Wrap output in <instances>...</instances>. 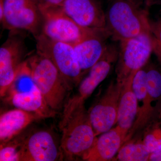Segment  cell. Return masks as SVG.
Returning <instances> with one entry per match:
<instances>
[{
	"instance_id": "1",
	"label": "cell",
	"mask_w": 161,
	"mask_h": 161,
	"mask_svg": "<svg viewBox=\"0 0 161 161\" xmlns=\"http://www.w3.org/2000/svg\"><path fill=\"white\" fill-rule=\"evenodd\" d=\"M105 17L107 33L119 42L150 33L148 12L137 0H112Z\"/></svg>"
},
{
	"instance_id": "2",
	"label": "cell",
	"mask_w": 161,
	"mask_h": 161,
	"mask_svg": "<svg viewBox=\"0 0 161 161\" xmlns=\"http://www.w3.org/2000/svg\"><path fill=\"white\" fill-rule=\"evenodd\" d=\"M31 77L47 103L56 111L64 107L71 86L49 59L36 52L28 59Z\"/></svg>"
},
{
	"instance_id": "3",
	"label": "cell",
	"mask_w": 161,
	"mask_h": 161,
	"mask_svg": "<svg viewBox=\"0 0 161 161\" xmlns=\"http://www.w3.org/2000/svg\"><path fill=\"white\" fill-rule=\"evenodd\" d=\"M60 149L69 160L83 159L95 144L97 136L92 127L84 103L74 111L63 126Z\"/></svg>"
},
{
	"instance_id": "4",
	"label": "cell",
	"mask_w": 161,
	"mask_h": 161,
	"mask_svg": "<svg viewBox=\"0 0 161 161\" xmlns=\"http://www.w3.org/2000/svg\"><path fill=\"white\" fill-rule=\"evenodd\" d=\"M35 38L37 52L53 62L70 86L79 84L83 74L74 46L51 40L41 34Z\"/></svg>"
},
{
	"instance_id": "5",
	"label": "cell",
	"mask_w": 161,
	"mask_h": 161,
	"mask_svg": "<svg viewBox=\"0 0 161 161\" xmlns=\"http://www.w3.org/2000/svg\"><path fill=\"white\" fill-rule=\"evenodd\" d=\"M153 52L150 33L120 42L116 82L123 86L131 75L145 66Z\"/></svg>"
},
{
	"instance_id": "6",
	"label": "cell",
	"mask_w": 161,
	"mask_h": 161,
	"mask_svg": "<svg viewBox=\"0 0 161 161\" xmlns=\"http://www.w3.org/2000/svg\"><path fill=\"white\" fill-rule=\"evenodd\" d=\"M0 21L10 31H26L35 38L41 34L42 16L35 0H4Z\"/></svg>"
},
{
	"instance_id": "7",
	"label": "cell",
	"mask_w": 161,
	"mask_h": 161,
	"mask_svg": "<svg viewBox=\"0 0 161 161\" xmlns=\"http://www.w3.org/2000/svg\"><path fill=\"white\" fill-rule=\"evenodd\" d=\"M39 9L42 16L40 34L51 40L74 45L94 31L78 25L60 6Z\"/></svg>"
},
{
	"instance_id": "8",
	"label": "cell",
	"mask_w": 161,
	"mask_h": 161,
	"mask_svg": "<svg viewBox=\"0 0 161 161\" xmlns=\"http://www.w3.org/2000/svg\"><path fill=\"white\" fill-rule=\"evenodd\" d=\"M25 43L20 31H10L0 48V95L3 97L11 88L18 69L23 63Z\"/></svg>"
},
{
	"instance_id": "9",
	"label": "cell",
	"mask_w": 161,
	"mask_h": 161,
	"mask_svg": "<svg viewBox=\"0 0 161 161\" xmlns=\"http://www.w3.org/2000/svg\"><path fill=\"white\" fill-rule=\"evenodd\" d=\"M119 52L115 47L108 46L100 59L90 69L89 74L79 84L77 95L65 103L64 109L73 111L92 95L95 89L106 78L111 70L112 64L118 58Z\"/></svg>"
},
{
	"instance_id": "10",
	"label": "cell",
	"mask_w": 161,
	"mask_h": 161,
	"mask_svg": "<svg viewBox=\"0 0 161 161\" xmlns=\"http://www.w3.org/2000/svg\"><path fill=\"white\" fill-rule=\"evenodd\" d=\"M122 86L116 81L112 82L102 97L89 111L96 136L109 131L117 123L119 101Z\"/></svg>"
},
{
	"instance_id": "11",
	"label": "cell",
	"mask_w": 161,
	"mask_h": 161,
	"mask_svg": "<svg viewBox=\"0 0 161 161\" xmlns=\"http://www.w3.org/2000/svg\"><path fill=\"white\" fill-rule=\"evenodd\" d=\"M60 6L81 27L107 33L105 13L98 0H66Z\"/></svg>"
},
{
	"instance_id": "12",
	"label": "cell",
	"mask_w": 161,
	"mask_h": 161,
	"mask_svg": "<svg viewBox=\"0 0 161 161\" xmlns=\"http://www.w3.org/2000/svg\"><path fill=\"white\" fill-rule=\"evenodd\" d=\"M62 155L47 131L35 132L21 142L20 161H53Z\"/></svg>"
},
{
	"instance_id": "13",
	"label": "cell",
	"mask_w": 161,
	"mask_h": 161,
	"mask_svg": "<svg viewBox=\"0 0 161 161\" xmlns=\"http://www.w3.org/2000/svg\"><path fill=\"white\" fill-rule=\"evenodd\" d=\"M106 32L94 30L74 46L78 63L83 75L102 57L108 47Z\"/></svg>"
},
{
	"instance_id": "14",
	"label": "cell",
	"mask_w": 161,
	"mask_h": 161,
	"mask_svg": "<svg viewBox=\"0 0 161 161\" xmlns=\"http://www.w3.org/2000/svg\"><path fill=\"white\" fill-rule=\"evenodd\" d=\"M128 134L127 131L117 125L100 134L83 160L88 161L111 160L117 155L127 138Z\"/></svg>"
},
{
	"instance_id": "15",
	"label": "cell",
	"mask_w": 161,
	"mask_h": 161,
	"mask_svg": "<svg viewBox=\"0 0 161 161\" xmlns=\"http://www.w3.org/2000/svg\"><path fill=\"white\" fill-rule=\"evenodd\" d=\"M13 91L10 95V100L16 108L33 113L40 118L54 116L56 112L47 103L34 83L28 88Z\"/></svg>"
},
{
	"instance_id": "16",
	"label": "cell",
	"mask_w": 161,
	"mask_h": 161,
	"mask_svg": "<svg viewBox=\"0 0 161 161\" xmlns=\"http://www.w3.org/2000/svg\"><path fill=\"white\" fill-rule=\"evenodd\" d=\"M37 118L30 112L16 108L3 113L0 117V142L5 145Z\"/></svg>"
},
{
	"instance_id": "17",
	"label": "cell",
	"mask_w": 161,
	"mask_h": 161,
	"mask_svg": "<svg viewBox=\"0 0 161 161\" xmlns=\"http://www.w3.org/2000/svg\"><path fill=\"white\" fill-rule=\"evenodd\" d=\"M134 74L122 87L117 112V125L128 132L134 125L138 111L137 99L132 88Z\"/></svg>"
},
{
	"instance_id": "18",
	"label": "cell",
	"mask_w": 161,
	"mask_h": 161,
	"mask_svg": "<svg viewBox=\"0 0 161 161\" xmlns=\"http://www.w3.org/2000/svg\"><path fill=\"white\" fill-rule=\"evenodd\" d=\"M132 88L138 103V111L134 124L142 125L152 116L148 107L146 65L136 72L132 79Z\"/></svg>"
},
{
	"instance_id": "19",
	"label": "cell",
	"mask_w": 161,
	"mask_h": 161,
	"mask_svg": "<svg viewBox=\"0 0 161 161\" xmlns=\"http://www.w3.org/2000/svg\"><path fill=\"white\" fill-rule=\"evenodd\" d=\"M146 65L147 69V100L148 109L153 115L154 111L153 103H161V71L153 65Z\"/></svg>"
},
{
	"instance_id": "20",
	"label": "cell",
	"mask_w": 161,
	"mask_h": 161,
	"mask_svg": "<svg viewBox=\"0 0 161 161\" xmlns=\"http://www.w3.org/2000/svg\"><path fill=\"white\" fill-rule=\"evenodd\" d=\"M150 154L143 141L130 142L122 146L116 159L120 161H149Z\"/></svg>"
},
{
	"instance_id": "21",
	"label": "cell",
	"mask_w": 161,
	"mask_h": 161,
	"mask_svg": "<svg viewBox=\"0 0 161 161\" xmlns=\"http://www.w3.org/2000/svg\"><path fill=\"white\" fill-rule=\"evenodd\" d=\"M143 142L151 154L161 151V121L153 125L145 135Z\"/></svg>"
},
{
	"instance_id": "22",
	"label": "cell",
	"mask_w": 161,
	"mask_h": 161,
	"mask_svg": "<svg viewBox=\"0 0 161 161\" xmlns=\"http://www.w3.org/2000/svg\"><path fill=\"white\" fill-rule=\"evenodd\" d=\"M21 142H9L1 146L0 161H20Z\"/></svg>"
},
{
	"instance_id": "23",
	"label": "cell",
	"mask_w": 161,
	"mask_h": 161,
	"mask_svg": "<svg viewBox=\"0 0 161 161\" xmlns=\"http://www.w3.org/2000/svg\"><path fill=\"white\" fill-rule=\"evenodd\" d=\"M150 27L153 52L161 64V16L150 21Z\"/></svg>"
},
{
	"instance_id": "24",
	"label": "cell",
	"mask_w": 161,
	"mask_h": 161,
	"mask_svg": "<svg viewBox=\"0 0 161 161\" xmlns=\"http://www.w3.org/2000/svg\"><path fill=\"white\" fill-rule=\"evenodd\" d=\"M39 8L61 6L66 0H35Z\"/></svg>"
},
{
	"instance_id": "25",
	"label": "cell",
	"mask_w": 161,
	"mask_h": 161,
	"mask_svg": "<svg viewBox=\"0 0 161 161\" xmlns=\"http://www.w3.org/2000/svg\"><path fill=\"white\" fill-rule=\"evenodd\" d=\"M149 161H161V151L150 154Z\"/></svg>"
},
{
	"instance_id": "26",
	"label": "cell",
	"mask_w": 161,
	"mask_h": 161,
	"mask_svg": "<svg viewBox=\"0 0 161 161\" xmlns=\"http://www.w3.org/2000/svg\"><path fill=\"white\" fill-rule=\"evenodd\" d=\"M146 1L148 4H150V0H146Z\"/></svg>"
},
{
	"instance_id": "27",
	"label": "cell",
	"mask_w": 161,
	"mask_h": 161,
	"mask_svg": "<svg viewBox=\"0 0 161 161\" xmlns=\"http://www.w3.org/2000/svg\"><path fill=\"white\" fill-rule=\"evenodd\" d=\"M160 115H161V105H160Z\"/></svg>"
},
{
	"instance_id": "28",
	"label": "cell",
	"mask_w": 161,
	"mask_h": 161,
	"mask_svg": "<svg viewBox=\"0 0 161 161\" xmlns=\"http://www.w3.org/2000/svg\"></svg>"
}]
</instances>
